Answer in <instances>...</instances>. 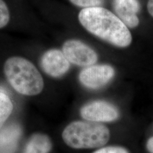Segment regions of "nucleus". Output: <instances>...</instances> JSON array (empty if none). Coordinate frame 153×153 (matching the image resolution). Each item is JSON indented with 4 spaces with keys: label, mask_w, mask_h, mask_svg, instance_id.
Wrapping results in <instances>:
<instances>
[{
    "label": "nucleus",
    "mask_w": 153,
    "mask_h": 153,
    "mask_svg": "<svg viewBox=\"0 0 153 153\" xmlns=\"http://www.w3.org/2000/svg\"><path fill=\"white\" fill-rule=\"evenodd\" d=\"M78 18L89 33L112 45L125 48L131 43L132 36L128 28L108 9L101 7L83 9Z\"/></svg>",
    "instance_id": "obj_1"
},
{
    "label": "nucleus",
    "mask_w": 153,
    "mask_h": 153,
    "mask_svg": "<svg viewBox=\"0 0 153 153\" xmlns=\"http://www.w3.org/2000/svg\"><path fill=\"white\" fill-rule=\"evenodd\" d=\"M6 77L13 89L21 94L34 96L43 90L41 73L32 62L21 57H11L4 66Z\"/></svg>",
    "instance_id": "obj_2"
},
{
    "label": "nucleus",
    "mask_w": 153,
    "mask_h": 153,
    "mask_svg": "<svg viewBox=\"0 0 153 153\" xmlns=\"http://www.w3.org/2000/svg\"><path fill=\"white\" fill-rule=\"evenodd\" d=\"M64 142L74 149L102 147L110 138L109 130L99 123L77 120L70 123L62 132Z\"/></svg>",
    "instance_id": "obj_3"
},
{
    "label": "nucleus",
    "mask_w": 153,
    "mask_h": 153,
    "mask_svg": "<svg viewBox=\"0 0 153 153\" xmlns=\"http://www.w3.org/2000/svg\"><path fill=\"white\" fill-rule=\"evenodd\" d=\"M62 53L70 62L86 68L94 65L98 59L91 48L78 40L66 41L62 46Z\"/></svg>",
    "instance_id": "obj_4"
},
{
    "label": "nucleus",
    "mask_w": 153,
    "mask_h": 153,
    "mask_svg": "<svg viewBox=\"0 0 153 153\" xmlns=\"http://www.w3.org/2000/svg\"><path fill=\"white\" fill-rule=\"evenodd\" d=\"M114 74V68L108 65H93L82 70L79 79L85 87L96 89L108 83L113 79Z\"/></svg>",
    "instance_id": "obj_5"
},
{
    "label": "nucleus",
    "mask_w": 153,
    "mask_h": 153,
    "mask_svg": "<svg viewBox=\"0 0 153 153\" xmlns=\"http://www.w3.org/2000/svg\"><path fill=\"white\" fill-rule=\"evenodd\" d=\"M82 117L91 122H110L118 118L119 113L114 105L104 101H95L82 106L80 110Z\"/></svg>",
    "instance_id": "obj_6"
},
{
    "label": "nucleus",
    "mask_w": 153,
    "mask_h": 153,
    "mask_svg": "<svg viewBox=\"0 0 153 153\" xmlns=\"http://www.w3.org/2000/svg\"><path fill=\"white\" fill-rule=\"evenodd\" d=\"M41 66L44 72L53 76L60 77L70 69V62L60 50L52 49L47 51L41 58Z\"/></svg>",
    "instance_id": "obj_7"
},
{
    "label": "nucleus",
    "mask_w": 153,
    "mask_h": 153,
    "mask_svg": "<svg viewBox=\"0 0 153 153\" xmlns=\"http://www.w3.org/2000/svg\"><path fill=\"white\" fill-rule=\"evenodd\" d=\"M22 137L19 124L11 123L0 130V153H17Z\"/></svg>",
    "instance_id": "obj_8"
},
{
    "label": "nucleus",
    "mask_w": 153,
    "mask_h": 153,
    "mask_svg": "<svg viewBox=\"0 0 153 153\" xmlns=\"http://www.w3.org/2000/svg\"><path fill=\"white\" fill-rule=\"evenodd\" d=\"M114 7L118 17L127 27L134 28L139 24L137 13L140 4L137 0H114Z\"/></svg>",
    "instance_id": "obj_9"
},
{
    "label": "nucleus",
    "mask_w": 153,
    "mask_h": 153,
    "mask_svg": "<svg viewBox=\"0 0 153 153\" xmlns=\"http://www.w3.org/2000/svg\"><path fill=\"white\" fill-rule=\"evenodd\" d=\"M52 149V143L48 135L35 133L30 137L23 153H49Z\"/></svg>",
    "instance_id": "obj_10"
},
{
    "label": "nucleus",
    "mask_w": 153,
    "mask_h": 153,
    "mask_svg": "<svg viewBox=\"0 0 153 153\" xmlns=\"http://www.w3.org/2000/svg\"><path fill=\"white\" fill-rule=\"evenodd\" d=\"M13 111V104L6 94L0 92V130L4 126Z\"/></svg>",
    "instance_id": "obj_11"
},
{
    "label": "nucleus",
    "mask_w": 153,
    "mask_h": 153,
    "mask_svg": "<svg viewBox=\"0 0 153 153\" xmlns=\"http://www.w3.org/2000/svg\"><path fill=\"white\" fill-rule=\"evenodd\" d=\"M10 19L9 11L7 4L3 0H0V28L8 24Z\"/></svg>",
    "instance_id": "obj_12"
},
{
    "label": "nucleus",
    "mask_w": 153,
    "mask_h": 153,
    "mask_svg": "<svg viewBox=\"0 0 153 153\" xmlns=\"http://www.w3.org/2000/svg\"><path fill=\"white\" fill-rule=\"evenodd\" d=\"M73 4L77 7L85 8L100 7L104 2V0H70Z\"/></svg>",
    "instance_id": "obj_13"
},
{
    "label": "nucleus",
    "mask_w": 153,
    "mask_h": 153,
    "mask_svg": "<svg viewBox=\"0 0 153 153\" xmlns=\"http://www.w3.org/2000/svg\"><path fill=\"white\" fill-rule=\"evenodd\" d=\"M94 153H129L126 149L120 147L109 146L99 149Z\"/></svg>",
    "instance_id": "obj_14"
},
{
    "label": "nucleus",
    "mask_w": 153,
    "mask_h": 153,
    "mask_svg": "<svg viewBox=\"0 0 153 153\" xmlns=\"http://www.w3.org/2000/svg\"><path fill=\"white\" fill-rule=\"evenodd\" d=\"M147 148L151 153H153V137L148 140L147 143Z\"/></svg>",
    "instance_id": "obj_15"
},
{
    "label": "nucleus",
    "mask_w": 153,
    "mask_h": 153,
    "mask_svg": "<svg viewBox=\"0 0 153 153\" xmlns=\"http://www.w3.org/2000/svg\"><path fill=\"white\" fill-rule=\"evenodd\" d=\"M148 9L150 14L153 17V0H149L148 1Z\"/></svg>",
    "instance_id": "obj_16"
}]
</instances>
